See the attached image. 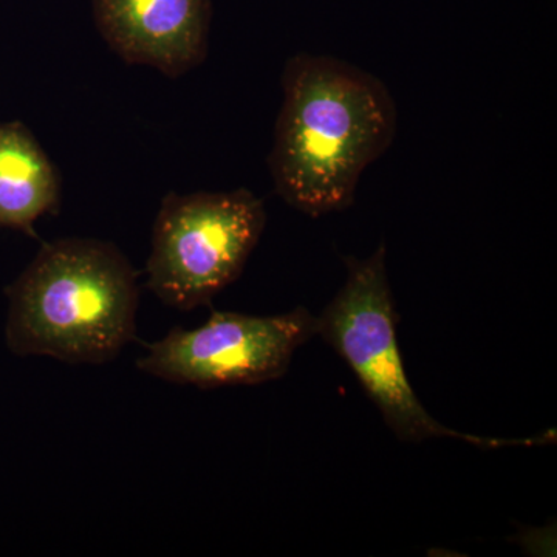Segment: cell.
I'll return each instance as SVG.
<instances>
[{
  "label": "cell",
  "instance_id": "cell-1",
  "mask_svg": "<svg viewBox=\"0 0 557 557\" xmlns=\"http://www.w3.org/2000/svg\"><path fill=\"white\" fill-rule=\"evenodd\" d=\"M281 83L269 157L274 190L310 218L350 208L362 172L394 143V97L372 73L325 54L289 58Z\"/></svg>",
  "mask_w": 557,
  "mask_h": 557
},
{
  "label": "cell",
  "instance_id": "cell-2",
  "mask_svg": "<svg viewBox=\"0 0 557 557\" xmlns=\"http://www.w3.org/2000/svg\"><path fill=\"white\" fill-rule=\"evenodd\" d=\"M7 299L5 344L16 357L108 364L137 333V271L110 242L44 244Z\"/></svg>",
  "mask_w": 557,
  "mask_h": 557
},
{
  "label": "cell",
  "instance_id": "cell-3",
  "mask_svg": "<svg viewBox=\"0 0 557 557\" xmlns=\"http://www.w3.org/2000/svg\"><path fill=\"white\" fill-rule=\"evenodd\" d=\"M347 277L318 317V335L350 368L391 431L401 442L454 438L479 448L541 446L556 442V431L531 438H487L453 431L424 409L406 375L397 339L398 313L388 285L386 247L368 259L344 256Z\"/></svg>",
  "mask_w": 557,
  "mask_h": 557
},
{
  "label": "cell",
  "instance_id": "cell-4",
  "mask_svg": "<svg viewBox=\"0 0 557 557\" xmlns=\"http://www.w3.org/2000/svg\"><path fill=\"white\" fill-rule=\"evenodd\" d=\"M265 225V205L251 190L171 193L153 222L148 288L172 309L208 306L240 276Z\"/></svg>",
  "mask_w": 557,
  "mask_h": 557
},
{
  "label": "cell",
  "instance_id": "cell-5",
  "mask_svg": "<svg viewBox=\"0 0 557 557\" xmlns=\"http://www.w3.org/2000/svg\"><path fill=\"white\" fill-rule=\"evenodd\" d=\"M314 335L318 317L306 307L273 317L212 311L200 327L177 325L150 344L137 368L185 386H256L282 379Z\"/></svg>",
  "mask_w": 557,
  "mask_h": 557
},
{
  "label": "cell",
  "instance_id": "cell-6",
  "mask_svg": "<svg viewBox=\"0 0 557 557\" xmlns=\"http://www.w3.org/2000/svg\"><path fill=\"white\" fill-rule=\"evenodd\" d=\"M94 13L110 49L129 64L178 78L207 58L209 0H94Z\"/></svg>",
  "mask_w": 557,
  "mask_h": 557
},
{
  "label": "cell",
  "instance_id": "cell-7",
  "mask_svg": "<svg viewBox=\"0 0 557 557\" xmlns=\"http://www.w3.org/2000/svg\"><path fill=\"white\" fill-rule=\"evenodd\" d=\"M60 201V174L32 131L21 121L0 124V228L35 234L36 220Z\"/></svg>",
  "mask_w": 557,
  "mask_h": 557
}]
</instances>
